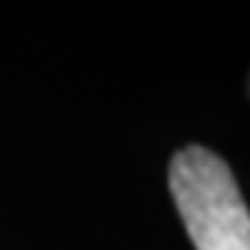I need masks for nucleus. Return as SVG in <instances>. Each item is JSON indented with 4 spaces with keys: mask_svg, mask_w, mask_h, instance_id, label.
I'll return each mask as SVG.
<instances>
[{
    "mask_svg": "<svg viewBox=\"0 0 250 250\" xmlns=\"http://www.w3.org/2000/svg\"><path fill=\"white\" fill-rule=\"evenodd\" d=\"M170 192L197 250H250V211L231 167L200 145L170 161Z\"/></svg>",
    "mask_w": 250,
    "mask_h": 250,
    "instance_id": "nucleus-1",
    "label": "nucleus"
},
{
    "mask_svg": "<svg viewBox=\"0 0 250 250\" xmlns=\"http://www.w3.org/2000/svg\"><path fill=\"white\" fill-rule=\"evenodd\" d=\"M248 92H250V81H248Z\"/></svg>",
    "mask_w": 250,
    "mask_h": 250,
    "instance_id": "nucleus-2",
    "label": "nucleus"
}]
</instances>
